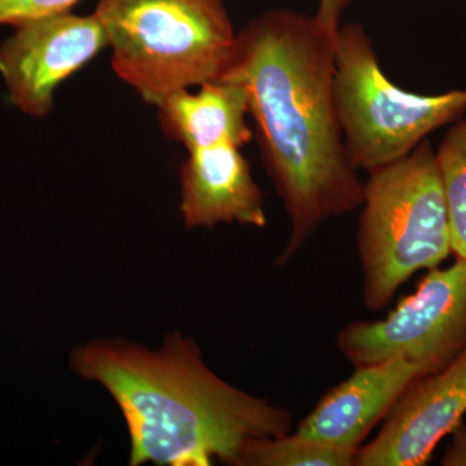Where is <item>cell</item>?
<instances>
[{
	"instance_id": "obj_3",
	"label": "cell",
	"mask_w": 466,
	"mask_h": 466,
	"mask_svg": "<svg viewBox=\"0 0 466 466\" xmlns=\"http://www.w3.org/2000/svg\"><path fill=\"white\" fill-rule=\"evenodd\" d=\"M116 75L150 106L216 81L236 33L223 0H99Z\"/></svg>"
},
{
	"instance_id": "obj_7",
	"label": "cell",
	"mask_w": 466,
	"mask_h": 466,
	"mask_svg": "<svg viewBox=\"0 0 466 466\" xmlns=\"http://www.w3.org/2000/svg\"><path fill=\"white\" fill-rule=\"evenodd\" d=\"M0 46V73L16 108L42 118L54 108L57 86L108 47L96 15L72 12L35 18Z\"/></svg>"
},
{
	"instance_id": "obj_12",
	"label": "cell",
	"mask_w": 466,
	"mask_h": 466,
	"mask_svg": "<svg viewBox=\"0 0 466 466\" xmlns=\"http://www.w3.org/2000/svg\"><path fill=\"white\" fill-rule=\"evenodd\" d=\"M437 155L456 259L466 260V119L447 133Z\"/></svg>"
},
{
	"instance_id": "obj_16",
	"label": "cell",
	"mask_w": 466,
	"mask_h": 466,
	"mask_svg": "<svg viewBox=\"0 0 466 466\" xmlns=\"http://www.w3.org/2000/svg\"><path fill=\"white\" fill-rule=\"evenodd\" d=\"M351 0H320L318 15L327 20L341 21L342 11Z\"/></svg>"
},
{
	"instance_id": "obj_14",
	"label": "cell",
	"mask_w": 466,
	"mask_h": 466,
	"mask_svg": "<svg viewBox=\"0 0 466 466\" xmlns=\"http://www.w3.org/2000/svg\"><path fill=\"white\" fill-rule=\"evenodd\" d=\"M81 0H0V25L17 26L35 18L67 14Z\"/></svg>"
},
{
	"instance_id": "obj_2",
	"label": "cell",
	"mask_w": 466,
	"mask_h": 466,
	"mask_svg": "<svg viewBox=\"0 0 466 466\" xmlns=\"http://www.w3.org/2000/svg\"><path fill=\"white\" fill-rule=\"evenodd\" d=\"M73 370L104 386L124 413L130 465L240 466L254 441L290 433L293 413L214 375L179 333L158 351L115 339L75 350Z\"/></svg>"
},
{
	"instance_id": "obj_1",
	"label": "cell",
	"mask_w": 466,
	"mask_h": 466,
	"mask_svg": "<svg viewBox=\"0 0 466 466\" xmlns=\"http://www.w3.org/2000/svg\"><path fill=\"white\" fill-rule=\"evenodd\" d=\"M339 23L271 9L236 34L218 79L241 85L256 122L267 174L290 219L279 265L334 217L363 205L334 101Z\"/></svg>"
},
{
	"instance_id": "obj_15",
	"label": "cell",
	"mask_w": 466,
	"mask_h": 466,
	"mask_svg": "<svg viewBox=\"0 0 466 466\" xmlns=\"http://www.w3.org/2000/svg\"><path fill=\"white\" fill-rule=\"evenodd\" d=\"M451 434L453 435L452 443L444 452L441 465L466 466V424L460 422Z\"/></svg>"
},
{
	"instance_id": "obj_11",
	"label": "cell",
	"mask_w": 466,
	"mask_h": 466,
	"mask_svg": "<svg viewBox=\"0 0 466 466\" xmlns=\"http://www.w3.org/2000/svg\"><path fill=\"white\" fill-rule=\"evenodd\" d=\"M157 108L164 134L188 152L220 143L241 148L253 139L247 92L233 81L207 82L195 94L188 88L175 91Z\"/></svg>"
},
{
	"instance_id": "obj_5",
	"label": "cell",
	"mask_w": 466,
	"mask_h": 466,
	"mask_svg": "<svg viewBox=\"0 0 466 466\" xmlns=\"http://www.w3.org/2000/svg\"><path fill=\"white\" fill-rule=\"evenodd\" d=\"M333 87L350 162L368 173L407 157L429 134L466 112V90L424 96L391 84L359 24L337 33Z\"/></svg>"
},
{
	"instance_id": "obj_8",
	"label": "cell",
	"mask_w": 466,
	"mask_h": 466,
	"mask_svg": "<svg viewBox=\"0 0 466 466\" xmlns=\"http://www.w3.org/2000/svg\"><path fill=\"white\" fill-rule=\"evenodd\" d=\"M465 415L466 349L449 366L417 380L400 395L375 440L359 449L354 465H426Z\"/></svg>"
},
{
	"instance_id": "obj_10",
	"label": "cell",
	"mask_w": 466,
	"mask_h": 466,
	"mask_svg": "<svg viewBox=\"0 0 466 466\" xmlns=\"http://www.w3.org/2000/svg\"><path fill=\"white\" fill-rule=\"evenodd\" d=\"M188 153L180 171L184 225L266 226L262 192L238 147L220 143Z\"/></svg>"
},
{
	"instance_id": "obj_13",
	"label": "cell",
	"mask_w": 466,
	"mask_h": 466,
	"mask_svg": "<svg viewBox=\"0 0 466 466\" xmlns=\"http://www.w3.org/2000/svg\"><path fill=\"white\" fill-rule=\"evenodd\" d=\"M354 456L302 435L287 433L254 441L240 466H351Z\"/></svg>"
},
{
	"instance_id": "obj_9",
	"label": "cell",
	"mask_w": 466,
	"mask_h": 466,
	"mask_svg": "<svg viewBox=\"0 0 466 466\" xmlns=\"http://www.w3.org/2000/svg\"><path fill=\"white\" fill-rule=\"evenodd\" d=\"M424 367L403 359L355 368L299 422L296 433L355 458L364 441L385 420L400 395L421 377Z\"/></svg>"
},
{
	"instance_id": "obj_6",
	"label": "cell",
	"mask_w": 466,
	"mask_h": 466,
	"mask_svg": "<svg viewBox=\"0 0 466 466\" xmlns=\"http://www.w3.org/2000/svg\"><path fill=\"white\" fill-rule=\"evenodd\" d=\"M336 345L354 368L403 359L437 372L466 349V260L433 268L382 320L355 321Z\"/></svg>"
},
{
	"instance_id": "obj_4",
	"label": "cell",
	"mask_w": 466,
	"mask_h": 466,
	"mask_svg": "<svg viewBox=\"0 0 466 466\" xmlns=\"http://www.w3.org/2000/svg\"><path fill=\"white\" fill-rule=\"evenodd\" d=\"M358 233L368 309L390 305L416 272L452 254L437 155L424 140L407 157L370 173Z\"/></svg>"
}]
</instances>
